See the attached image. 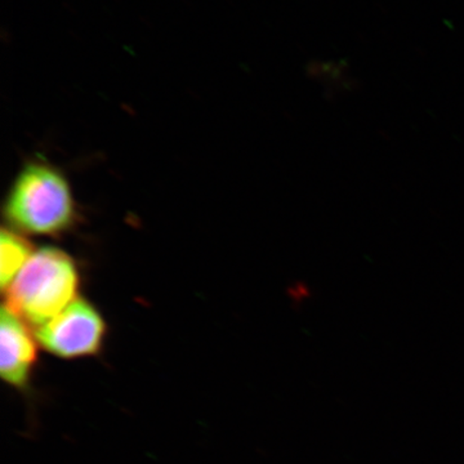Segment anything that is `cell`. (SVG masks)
I'll return each instance as SVG.
<instances>
[{
    "instance_id": "7a4b0ae2",
    "label": "cell",
    "mask_w": 464,
    "mask_h": 464,
    "mask_svg": "<svg viewBox=\"0 0 464 464\" xmlns=\"http://www.w3.org/2000/svg\"><path fill=\"white\" fill-rule=\"evenodd\" d=\"M5 215L18 231L63 234L75 221L74 198L56 168L33 163L18 174L5 201Z\"/></svg>"
},
{
    "instance_id": "277c9868",
    "label": "cell",
    "mask_w": 464,
    "mask_h": 464,
    "mask_svg": "<svg viewBox=\"0 0 464 464\" xmlns=\"http://www.w3.org/2000/svg\"><path fill=\"white\" fill-rule=\"evenodd\" d=\"M38 356V346L25 320L7 306L2 311L0 328V374L14 387L29 383Z\"/></svg>"
},
{
    "instance_id": "6da1fadb",
    "label": "cell",
    "mask_w": 464,
    "mask_h": 464,
    "mask_svg": "<svg viewBox=\"0 0 464 464\" xmlns=\"http://www.w3.org/2000/svg\"><path fill=\"white\" fill-rule=\"evenodd\" d=\"M78 268L63 250L34 253L5 292V306L21 319L42 326L76 301Z\"/></svg>"
},
{
    "instance_id": "3957f363",
    "label": "cell",
    "mask_w": 464,
    "mask_h": 464,
    "mask_svg": "<svg viewBox=\"0 0 464 464\" xmlns=\"http://www.w3.org/2000/svg\"><path fill=\"white\" fill-rule=\"evenodd\" d=\"M102 316L90 302L78 298L36 331V341L52 355L79 359L100 353L105 340Z\"/></svg>"
},
{
    "instance_id": "5b68a950",
    "label": "cell",
    "mask_w": 464,
    "mask_h": 464,
    "mask_svg": "<svg viewBox=\"0 0 464 464\" xmlns=\"http://www.w3.org/2000/svg\"><path fill=\"white\" fill-rule=\"evenodd\" d=\"M33 256V246L17 232L3 228L0 237V283L3 290L16 279Z\"/></svg>"
}]
</instances>
